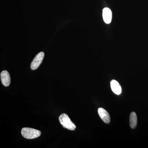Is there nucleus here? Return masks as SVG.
<instances>
[{
	"label": "nucleus",
	"mask_w": 148,
	"mask_h": 148,
	"mask_svg": "<svg viewBox=\"0 0 148 148\" xmlns=\"http://www.w3.org/2000/svg\"><path fill=\"white\" fill-rule=\"evenodd\" d=\"M21 135L23 137L27 139H33L40 136L41 132L38 130L24 127L21 130Z\"/></svg>",
	"instance_id": "1"
},
{
	"label": "nucleus",
	"mask_w": 148,
	"mask_h": 148,
	"mask_svg": "<svg viewBox=\"0 0 148 148\" xmlns=\"http://www.w3.org/2000/svg\"><path fill=\"white\" fill-rule=\"evenodd\" d=\"M59 120L60 123L64 128L71 130H74L76 128L75 125L71 121L69 116L66 114H61L59 116Z\"/></svg>",
	"instance_id": "2"
},
{
	"label": "nucleus",
	"mask_w": 148,
	"mask_h": 148,
	"mask_svg": "<svg viewBox=\"0 0 148 148\" xmlns=\"http://www.w3.org/2000/svg\"><path fill=\"white\" fill-rule=\"evenodd\" d=\"M45 53L43 52H40L37 54L31 63V69L32 70H36L39 67L42 62Z\"/></svg>",
	"instance_id": "3"
},
{
	"label": "nucleus",
	"mask_w": 148,
	"mask_h": 148,
	"mask_svg": "<svg viewBox=\"0 0 148 148\" xmlns=\"http://www.w3.org/2000/svg\"><path fill=\"white\" fill-rule=\"evenodd\" d=\"M98 113L99 116L105 123H110L111 121L110 116L106 110L103 108H99L98 109Z\"/></svg>",
	"instance_id": "4"
},
{
	"label": "nucleus",
	"mask_w": 148,
	"mask_h": 148,
	"mask_svg": "<svg viewBox=\"0 0 148 148\" xmlns=\"http://www.w3.org/2000/svg\"><path fill=\"white\" fill-rule=\"evenodd\" d=\"M1 79L3 85L5 87H7L10 85L11 82L10 77L7 71H3L1 73Z\"/></svg>",
	"instance_id": "5"
},
{
	"label": "nucleus",
	"mask_w": 148,
	"mask_h": 148,
	"mask_svg": "<svg viewBox=\"0 0 148 148\" xmlns=\"http://www.w3.org/2000/svg\"><path fill=\"white\" fill-rule=\"evenodd\" d=\"M110 86L111 89L115 94L117 95H119L121 94V86L117 81L115 80H112L110 82Z\"/></svg>",
	"instance_id": "6"
},
{
	"label": "nucleus",
	"mask_w": 148,
	"mask_h": 148,
	"mask_svg": "<svg viewBox=\"0 0 148 148\" xmlns=\"http://www.w3.org/2000/svg\"><path fill=\"white\" fill-rule=\"evenodd\" d=\"M103 20L107 24L111 23L112 18V13L110 10L106 8L103 10Z\"/></svg>",
	"instance_id": "7"
},
{
	"label": "nucleus",
	"mask_w": 148,
	"mask_h": 148,
	"mask_svg": "<svg viewBox=\"0 0 148 148\" xmlns=\"http://www.w3.org/2000/svg\"><path fill=\"white\" fill-rule=\"evenodd\" d=\"M137 124V117L135 112H132L130 116V127L134 129L136 127Z\"/></svg>",
	"instance_id": "8"
}]
</instances>
